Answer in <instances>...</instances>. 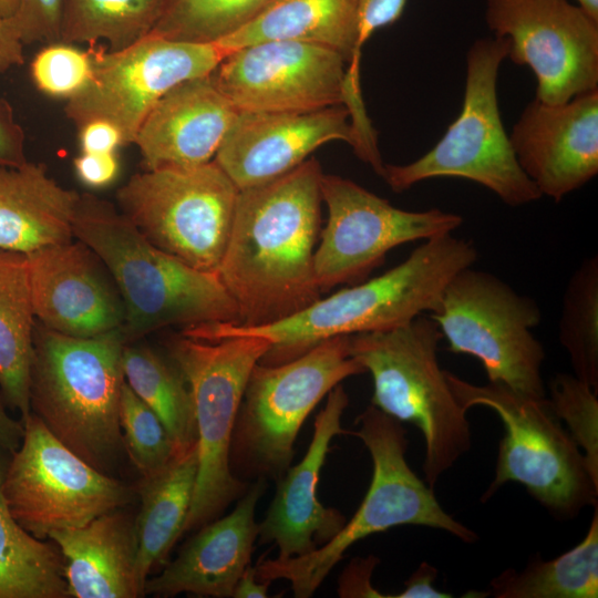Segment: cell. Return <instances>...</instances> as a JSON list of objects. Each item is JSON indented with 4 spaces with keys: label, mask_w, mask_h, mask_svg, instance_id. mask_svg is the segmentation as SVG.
Instances as JSON below:
<instances>
[{
    "label": "cell",
    "mask_w": 598,
    "mask_h": 598,
    "mask_svg": "<svg viewBox=\"0 0 598 598\" xmlns=\"http://www.w3.org/2000/svg\"><path fill=\"white\" fill-rule=\"evenodd\" d=\"M322 171L315 158L265 184L239 189L217 275L243 326L285 319L320 298L315 246Z\"/></svg>",
    "instance_id": "6da1fadb"
},
{
    "label": "cell",
    "mask_w": 598,
    "mask_h": 598,
    "mask_svg": "<svg viewBox=\"0 0 598 598\" xmlns=\"http://www.w3.org/2000/svg\"><path fill=\"white\" fill-rule=\"evenodd\" d=\"M478 252L471 240L444 234L423 240L410 256L383 275L319 298L276 322L243 326L213 322L183 329L184 336L219 340L260 337L270 348L259 363L280 364L338 336L386 331L406 326L424 312L433 313L443 291L460 270L471 267Z\"/></svg>",
    "instance_id": "7a4b0ae2"
},
{
    "label": "cell",
    "mask_w": 598,
    "mask_h": 598,
    "mask_svg": "<svg viewBox=\"0 0 598 598\" xmlns=\"http://www.w3.org/2000/svg\"><path fill=\"white\" fill-rule=\"evenodd\" d=\"M73 236L110 274L124 307L127 342L168 326L240 322L238 306L216 272L155 247L106 199L80 194Z\"/></svg>",
    "instance_id": "3957f363"
},
{
    "label": "cell",
    "mask_w": 598,
    "mask_h": 598,
    "mask_svg": "<svg viewBox=\"0 0 598 598\" xmlns=\"http://www.w3.org/2000/svg\"><path fill=\"white\" fill-rule=\"evenodd\" d=\"M122 331L78 338L35 326L30 406L48 430L106 473L123 447L120 424Z\"/></svg>",
    "instance_id": "277c9868"
},
{
    "label": "cell",
    "mask_w": 598,
    "mask_h": 598,
    "mask_svg": "<svg viewBox=\"0 0 598 598\" xmlns=\"http://www.w3.org/2000/svg\"><path fill=\"white\" fill-rule=\"evenodd\" d=\"M359 437L368 448L373 473L368 492L341 530L312 551L289 559H266L255 567L260 581L286 579L293 596L308 598L318 589L343 554L357 542L402 525L442 529L465 543L477 535L448 515L437 502L433 488L409 466L406 432L401 422L374 405L357 419Z\"/></svg>",
    "instance_id": "5b68a950"
},
{
    "label": "cell",
    "mask_w": 598,
    "mask_h": 598,
    "mask_svg": "<svg viewBox=\"0 0 598 598\" xmlns=\"http://www.w3.org/2000/svg\"><path fill=\"white\" fill-rule=\"evenodd\" d=\"M442 339L437 324L424 315L400 328L348 338L350 355L372 377L371 404L422 433L423 474L432 488L472 446L466 411L439 364Z\"/></svg>",
    "instance_id": "8992f818"
},
{
    "label": "cell",
    "mask_w": 598,
    "mask_h": 598,
    "mask_svg": "<svg viewBox=\"0 0 598 598\" xmlns=\"http://www.w3.org/2000/svg\"><path fill=\"white\" fill-rule=\"evenodd\" d=\"M506 38L476 40L466 55V81L461 112L426 154L404 165H384L383 178L395 193L430 178L458 177L475 182L508 206L542 197L520 168L502 123L497 75L507 58Z\"/></svg>",
    "instance_id": "52a82bcc"
},
{
    "label": "cell",
    "mask_w": 598,
    "mask_h": 598,
    "mask_svg": "<svg viewBox=\"0 0 598 598\" xmlns=\"http://www.w3.org/2000/svg\"><path fill=\"white\" fill-rule=\"evenodd\" d=\"M445 375L465 411L486 406L503 423L495 475L483 502L504 484L515 482L559 518L574 517L584 507L597 505L598 486L587 471L580 448L547 398L522 394L498 382L476 385L448 371Z\"/></svg>",
    "instance_id": "ba28073f"
},
{
    "label": "cell",
    "mask_w": 598,
    "mask_h": 598,
    "mask_svg": "<svg viewBox=\"0 0 598 598\" xmlns=\"http://www.w3.org/2000/svg\"><path fill=\"white\" fill-rule=\"evenodd\" d=\"M269 348L252 336L208 341L182 334L169 346L192 394L197 431V476L183 534L216 519L246 492L230 467V445L248 378Z\"/></svg>",
    "instance_id": "9c48e42d"
},
{
    "label": "cell",
    "mask_w": 598,
    "mask_h": 598,
    "mask_svg": "<svg viewBox=\"0 0 598 598\" xmlns=\"http://www.w3.org/2000/svg\"><path fill=\"white\" fill-rule=\"evenodd\" d=\"M348 338H330L280 364L254 367L233 432L231 470L276 481L283 475L310 412L343 380L365 372L350 355Z\"/></svg>",
    "instance_id": "30bf717a"
},
{
    "label": "cell",
    "mask_w": 598,
    "mask_h": 598,
    "mask_svg": "<svg viewBox=\"0 0 598 598\" xmlns=\"http://www.w3.org/2000/svg\"><path fill=\"white\" fill-rule=\"evenodd\" d=\"M429 317L447 340L448 350L478 359L489 382L546 398L545 351L532 332L542 321V310L533 298L471 266L453 276L440 308Z\"/></svg>",
    "instance_id": "8fae6325"
},
{
    "label": "cell",
    "mask_w": 598,
    "mask_h": 598,
    "mask_svg": "<svg viewBox=\"0 0 598 598\" xmlns=\"http://www.w3.org/2000/svg\"><path fill=\"white\" fill-rule=\"evenodd\" d=\"M239 189L213 159L185 168L145 169L116 192L118 210L155 247L217 272Z\"/></svg>",
    "instance_id": "7c38bea8"
},
{
    "label": "cell",
    "mask_w": 598,
    "mask_h": 598,
    "mask_svg": "<svg viewBox=\"0 0 598 598\" xmlns=\"http://www.w3.org/2000/svg\"><path fill=\"white\" fill-rule=\"evenodd\" d=\"M22 423V440L8 460L2 493L25 532L45 539L128 502L126 486L71 451L34 413Z\"/></svg>",
    "instance_id": "4fadbf2b"
},
{
    "label": "cell",
    "mask_w": 598,
    "mask_h": 598,
    "mask_svg": "<svg viewBox=\"0 0 598 598\" xmlns=\"http://www.w3.org/2000/svg\"><path fill=\"white\" fill-rule=\"evenodd\" d=\"M92 47L87 84L66 100L65 116L76 126L105 121L133 145L153 106L177 84L210 74L227 52L216 42H185L148 34L118 51Z\"/></svg>",
    "instance_id": "5bb4252c"
},
{
    "label": "cell",
    "mask_w": 598,
    "mask_h": 598,
    "mask_svg": "<svg viewBox=\"0 0 598 598\" xmlns=\"http://www.w3.org/2000/svg\"><path fill=\"white\" fill-rule=\"evenodd\" d=\"M321 195L328 208V221L315 251L321 291L364 279L398 246L452 234L463 224L462 216L440 208H396L337 175L322 174Z\"/></svg>",
    "instance_id": "9a60e30c"
},
{
    "label": "cell",
    "mask_w": 598,
    "mask_h": 598,
    "mask_svg": "<svg viewBox=\"0 0 598 598\" xmlns=\"http://www.w3.org/2000/svg\"><path fill=\"white\" fill-rule=\"evenodd\" d=\"M494 37L507 58L536 76L535 99L561 104L598 89V22L568 0H485Z\"/></svg>",
    "instance_id": "2e32d148"
},
{
    "label": "cell",
    "mask_w": 598,
    "mask_h": 598,
    "mask_svg": "<svg viewBox=\"0 0 598 598\" xmlns=\"http://www.w3.org/2000/svg\"><path fill=\"white\" fill-rule=\"evenodd\" d=\"M347 62L319 44L276 40L233 50L212 72L238 112H309L343 105Z\"/></svg>",
    "instance_id": "e0dca14e"
},
{
    "label": "cell",
    "mask_w": 598,
    "mask_h": 598,
    "mask_svg": "<svg viewBox=\"0 0 598 598\" xmlns=\"http://www.w3.org/2000/svg\"><path fill=\"white\" fill-rule=\"evenodd\" d=\"M331 141L359 147L343 105L309 112H238L214 161L238 189L290 172Z\"/></svg>",
    "instance_id": "ac0fdd59"
},
{
    "label": "cell",
    "mask_w": 598,
    "mask_h": 598,
    "mask_svg": "<svg viewBox=\"0 0 598 598\" xmlns=\"http://www.w3.org/2000/svg\"><path fill=\"white\" fill-rule=\"evenodd\" d=\"M508 136L542 196L560 202L598 173V89L561 104L534 99Z\"/></svg>",
    "instance_id": "d6986e66"
},
{
    "label": "cell",
    "mask_w": 598,
    "mask_h": 598,
    "mask_svg": "<svg viewBox=\"0 0 598 598\" xmlns=\"http://www.w3.org/2000/svg\"><path fill=\"white\" fill-rule=\"evenodd\" d=\"M35 319L65 336L91 338L123 328L124 307L106 268L82 241L27 254Z\"/></svg>",
    "instance_id": "ffe728a7"
},
{
    "label": "cell",
    "mask_w": 598,
    "mask_h": 598,
    "mask_svg": "<svg viewBox=\"0 0 598 598\" xmlns=\"http://www.w3.org/2000/svg\"><path fill=\"white\" fill-rule=\"evenodd\" d=\"M348 404V394L338 384L328 393L324 408L315 419L305 456L277 480L275 497L258 524L259 543L276 544L277 559L312 551L336 536L347 522L338 509L319 502L317 488L332 439L349 433L341 426Z\"/></svg>",
    "instance_id": "44dd1931"
},
{
    "label": "cell",
    "mask_w": 598,
    "mask_h": 598,
    "mask_svg": "<svg viewBox=\"0 0 598 598\" xmlns=\"http://www.w3.org/2000/svg\"><path fill=\"white\" fill-rule=\"evenodd\" d=\"M237 115L212 73L186 80L153 106L133 145L145 169L199 166L215 158Z\"/></svg>",
    "instance_id": "7402d4cb"
},
{
    "label": "cell",
    "mask_w": 598,
    "mask_h": 598,
    "mask_svg": "<svg viewBox=\"0 0 598 598\" xmlns=\"http://www.w3.org/2000/svg\"><path fill=\"white\" fill-rule=\"evenodd\" d=\"M265 491L258 480L226 516L202 527L157 576L147 579L144 595L173 597H233L235 586L250 565L258 537L257 503Z\"/></svg>",
    "instance_id": "603a6c76"
},
{
    "label": "cell",
    "mask_w": 598,
    "mask_h": 598,
    "mask_svg": "<svg viewBox=\"0 0 598 598\" xmlns=\"http://www.w3.org/2000/svg\"><path fill=\"white\" fill-rule=\"evenodd\" d=\"M48 538L60 549L69 597L144 596L134 522L118 508L85 525L54 530Z\"/></svg>",
    "instance_id": "cb8c5ba5"
},
{
    "label": "cell",
    "mask_w": 598,
    "mask_h": 598,
    "mask_svg": "<svg viewBox=\"0 0 598 598\" xmlns=\"http://www.w3.org/2000/svg\"><path fill=\"white\" fill-rule=\"evenodd\" d=\"M357 0H274L236 31L216 41L227 53L265 41L290 40L339 52L347 62L346 99L350 112L364 109L357 53Z\"/></svg>",
    "instance_id": "d4e9b609"
},
{
    "label": "cell",
    "mask_w": 598,
    "mask_h": 598,
    "mask_svg": "<svg viewBox=\"0 0 598 598\" xmlns=\"http://www.w3.org/2000/svg\"><path fill=\"white\" fill-rule=\"evenodd\" d=\"M79 198L43 163L0 168V249L27 255L72 240Z\"/></svg>",
    "instance_id": "484cf974"
},
{
    "label": "cell",
    "mask_w": 598,
    "mask_h": 598,
    "mask_svg": "<svg viewBox=\"0 0 598 598\" xmlns=\"http://www.w3.org/2000/svg\"><path fill=\"white\" fill-rule=\"evenodd\" d=\"M198 467L197 443L176 452L140 483L141 509L134 522L137 574L143 587L148 574L162 563L183 535Z\"/></svg>",
    "instance_id": "4316f807"
},
{
    "label": "cell",
    "mask_w": 598,
    "mask_h": 598,
    "mask_svg": "<svg viewBox=\"0 0 598 598\" xmlns=\"http://www.w3.org/2000/svg\"><path fill=\"white\" fill-rule=\"evenodd\" d=\"M28 258L0 249V391L23 422L31 413L30 369L35 329Z\"/></svg>",
    "instance_id": "83f0119b"
},
{
    "label": "cell",
    "mask_w": 598,
    "mask_h": 598,
    "mask_svg": "<svg viewBox=\"0 0 598 598\" xmlns=\"http://www.w3.org/2000/svg\"><path fill=\"white\" fill-rule=\"evenodd\" d=\"M9 455L0 448V598H66L61 554L25 532L8 508L2 480Z\"/></svg>",
    "instance_id": "f1b7e54d"
},
{
    "label": "cell",
    "mask_w": 598,
    "mask_h": 598,
    "mask_svg": "<svg viewBox=\"0 0 598 598\" xmlns=\"http://www.w3.org/2000/svg\"><path fill=\"white\" fill-rule=\"evenodd\" d=\"M491 587L496 598H597V505L577 546L550 560L534 558L522 571L508 568L492 580Z\"/></svg>",
    "instance_id": "f546056e"
},
{
    "label": "cell",
    "mask_w": 598,
    "mask_h": 598,
    "mask_svg": "<svg viewBox=\"0 0 598 598\" xmlns=\"http://www.w3.org/2000/svg\"><path fill=\"white\" fill-rule=\"evenodd\" d=\"M122 370L131 390L165 426L175 452L197 443L192 394L176 365L167 363L147 347L125 344Z\"/></svg>",
    "instance_id": "4dcf8cb0"
},
{
    "label": "cell",
    "mask_w": 598,
    "mask_h": 598,
    "mask_svg": "<svg viewBox=\"0 0 598 598\" xmlns=\"http://www.w3.org/2000/svg\"><path fill=\"white\" fill-rule=\"evenodd\" d=\"M164 0H63L60 41L123 50L151 33Z\"/></svg>",
    "instance_id": "1f68e13d"
},
{
    "label": "cell",
    "mask_w": 598,
    "mask_h": 598,
    "mask_svg": "<svg viewBox=\"0 0 598 598\" xmlns=\"http://www.w3.org/2000/svg\"><path fill=\"white\" fill-rule=\"evenodd\" d=\"M558 338L574 375L598 392V256L584 259L563 296Z\"/></svg>",
    "instance_id": "d6a6232c"
},
{
    "label": "cell",
    "mask_w": 598,
    "mask_h": 598,
    "mask_svg": "<svg viewBox=\"0 0 598 598\" xmlns=\"http://www.w3.org/2000/svg\"><path fill=\"white\" fill-rule=\"evenodd\" d=\"M274 0H164L150 34L175 41L216 42L246 24Z\"/></svg>",
    "instance_id": "836d02e7"
},
{
    "label": "cell",
    "mask_w": 598,
    "mask_h": 598,
    "mask_svg": "<svg viewBox=\"0 0 598 598\" xmlns=\"http://www.w3.org/2000/svg\"><path fill=\"white\" fill-rule=\"evenodd\" d=\"M549 403L580 448L587 471L598 486V392L574 374L558 373L550 381Z\"/></svg>",
    "instance_id": "e575fe53"
},
{
    "label": "cell",
    "mask_w": 598,
    "mask_h": 598,
    "mask_svg": "<svg viewBox=\"0 0 598 598\" xmlns=\"http://www.w3.org/2000/svg\"><path fill=\"white\" fill-rule=\"evenodd\" d=\"M120 424L123 447L143 475L164 466L176 453L174 443L158 416L124 382Z\"/></svg>",
    "instance_id": "d590c367"
},
{
    "label": "cell",
    "mask_w": 598,
    "mask_h": 598,
    "mask_svg": "<svg viewBox=\"0 0 598 598\" xmlns=\"http://www.w3.org/2000/svg\"><path fill=\"white\" fill-rule=\"evenodd\" d=\"M92 69L91 45L89 50H82L59 41L48 43L34 55L30 75L41 93L69 100L87 84Z\"/></svg>",
    "instance_id": "8d00e7d4"
},
{
    "label": "cell",
    "mask_w": 598,
    "mask_h": 598,
    "mask_svg": "<svg viewBox=\"0 0 598 598\" xmlns=\"http://www.w3.org/2000/svg\"><path fill=\"white\" fill-rule=\"evenodd\" d=\"M63 0H19L10 17L23 44L60 41Z\"/></svg>",
    "instance_id": "74e56055"
},
{
    "label": "cell",
    "mask_w": 598,
    "mask_h": 598,
    "mask_svg": "<svg viewBox=\"0 0 598 598\" xmlns=\"http://www.w3.org/2000/svg\"><path fill=\"white\" fill-rule=\"evenodd\" d=\"M406 0H357L358 39L357 53L361 58L362 47L379 29L398 21Z\"/></svg>",
    "instance_id": "f35d334b"
},
{
    "label": "cell",
    "mask_w": 598,
    "mask_h": 598,
    "mask_svg": "<svg viewBox=\"0 0 598 598\" xmlns=\"http://www.w3.org/2000/svg\"><path fill=\"white\" fill-rule=\"evenodd\" d=\"M25 162L23 128L16 121L10 103L0 97V168L17 167Z\"/></svg>",
    "instance_id": "ab89813d"
},
{
    "label": "cell",
    "mask_w": 598,
    "mask_h": 598,
    "mask_svg": "<svg viewBox=\"0 0 598 598\" xmlns=\"http://www.w3.org/2000/svg\"><path fill=\"white\" fill-rule=\"evenodd\" d=\"M379 561L374 556L351 560L339 579V596L343 598H388V595L377 590L371 582L373 569Z\"/></svg>",
    "instance_id": "60d3db41"
},
{
    "label": "cell",
    "mask_w": 598,
    "mask_h": 598,
    "mask_svg": "<svg viewBox=\"0 0 598 598\" xmlns=\"http://www.w3.org/2000/svg\"><path fill=\"white\" fill-rule=\"evenodd\" d=\"M73 164L79 179L90 187L111 184L120 171L115 153H81Z\"/></svg>",
    "instance_id": "b9f144b4"
},
{
    "label": "cell",
    "mask_w": 598,
    "mask_h": 598,
    "mask_svg": "<svg viewBox=\"0 0 598 598\" xmlns=\"http://www.w3.org/2000/svg\"><path fill=\"white\" fill-rule=\"evenodd\" d=\"M78 130L81 153H115L124 146L120 131L109 122L91 121Z\"/></svg>",
    "instance_id": "7bdbcfd3"
},
{
    "label": "cell",
    "mask_w": 598,
    "mask_h": 598,
    "mask_svg": "<svg viewBox=\"0 0 598 598\" xmlns=\"http://www.w3.org/2000/svg\"><path fill=\"white\" fill-rule=\"evenodd\" d=\"M437 570L426 561L420 564L411 577L406 580L404 588L390 598H451L453 595L437 590L433 582Z\"/></svg>",
    "instance_id": "ee69618b"
},
{
    "label": "cell",
    "mask_w": 598,
    "mask_h": 598,
    "mask_svg": "<svg viewBox=\"0 0 598 598\" xmlns=\"http://www.w3.org/2000/svg\"><path fill=\"white\" fill-rule=\"evenodd\" d=\"M23 43L10 18H0V75L24 63Z\"/></svg>",
    "instance_id": "f6af8a7d"
},
{
    "label": "cell",
    "mask_w": 598,
    "mask_h": 598,
    "mask_svg": "<svg viewBox=\"0 0 598 598\" xmlns=\"http://www.w3.org/2000/svg\"><path fill=\"white\" fill-rule=\"evenodd\" d=\"M23 430L21 420L10 416L0 395V448L12 454L21 443Z\"/></svg>",
    "instance_id": "bcb514c9"
},
{
    "label": "cell",
    "mask_w": 598,
    "mask_h": 598,
    "mask_svg": "<svg viewBox=\"0 0 598 598\" xmlns=\"http://www.w3.org/2000/svg\"><path fill=\"white\" fill-rule=\"evenodd\" d=\"M270 581H260L256 578L255 567L248 565L238 579L233 597L235 598H266Z\"/></svg>",
    "instance_id": "7dc6e473"
},
{
    "label": "cell",
    "mask_w": 598,
    "mask_h": 598,
    "mask_svg": "<svg viewBox=\"0 0 598 598\" xmlns=\"http://www.w3.org/2000/svg\"><path fill=\"white\" fill-rule=\"evenodd\" d=\"M578 7L594 21L598 22V0H576Z\"/></svg>",
    "instance_id": "c3c4849f"
},
{
    "label": "cell",
    "mask_w": 598,
    "mask_h": 598,
    "mask_svg": "<svg viewBox=\"0 0 598 598\" xmlns=\"http://www.w3.org/2000/svg\"><path fill=\"white\" fill-rule=\"evenodd\" d=\"M19 6V0H0V18L12 17Z\"/></svg>",
    "instance_id": "681fc988"
}]
</instances>
